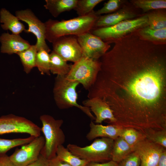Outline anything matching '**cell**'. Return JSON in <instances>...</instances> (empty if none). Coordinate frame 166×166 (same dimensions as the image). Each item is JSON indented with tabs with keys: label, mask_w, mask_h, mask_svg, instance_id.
<instances>
[{
	"label": "cell",
	"mask_w": 166,
	"mask_h": 166,
	"mask_svg": "<svg viewBox=\"0 0 166 166\" xmlns=\"http://www.w3.org/2000/svg\"><path fill=\"white\" fill-rule=\"evenodd\" d=\"M0 166H16L6 154L0 155Z\"/></svg>",
	"instance_id": "d590c367"
},
{
	"label": "cell",
	"mask_w": 166,
	"mask_h": 166,
	"mask_svg": "<svg viewBox=\"0 0 166 166\" xmlns=\"http://www.w3.org/2000/svg\"><path fill=\"white\" fill-rule=\"evenodd\" d=\"M136 15V14L128 9L123 8L113 13L99 16L94 28L113 26L122 21L133 19Z\"/></svg>",
	"instance_id": "2e32d148"
},
{
	"label": "cell",
	"mask_w": 166,
	"mask_h": 166,
	"mask_svg": "<svg viewBox=\"0 0 166 166\" xmlns=\"http://www.w3.org/2000/svg\"><path fill=\"white\" fill-rule=\"evenodd\" d=\"M1 44L0 52L3 53L17 54L28 49L30 46V43L19 35L2 33L0 36Z\"/></svg>",
	"instance_id": "9a60e30c"
},
{
	"label": "cell",
	"mask_w": 166,
	"mask_h": 166,
	"mask_svg": "<svg viewBox=\"0 0 166 166\" xmlns=\"http://www.w3.org/2000/svg\"><path fill=\"white\" fill-rule=\"evenodd\" d=\"M114 140L108 138H96L90 145L81 147L68 144L67 148L73 154L88 162L99 163L112 160Z\"/></svg>",
	"instance_id": "5b68a950"
},
{
	"label": "cell",
	"mask_w": 166,
	"mask_h": 166,
	"mask_svg": "<svg viewBox=\"0 0 166 166\" xmlns=\"http://www.w3.org/2000/svg\"><path fill=\"white\" fill-rule=\"evenodd\" d=\"M103 0H77L74 10L78 16L86 15L93 10L95 7Z\"/></svg>",
	"instance_id": "f546056e"
},
{
	"label": "cell",
	"mask_w": 166,
	"mask_h": 166,
	"mask_svg": "<svg viewBox=\"0 0 166 166\" xmlns=\"http://www.w3.org/2000/svg\"><path fill=\"white\" fill-rule=\"evenodd\" d=\"M65 76H57L56 78L53 93L57 106L61 109L76 107L91 119L95 120V117L89 108L77 102L78 95L76 88L79 83L68 80Z\"/></svg>",
	"instance_id": "277c9868"
},
{
	"label": "cell",
	"mask_w": 166,
	"mask_h": 166,
	"mask_svg": "<svg viewBox=\"0 0 166 166\" xmlns=\"http://www.w3.org/2000/svg\"><path fill=\"white\" fill-rule=\"evenodd\" d=\"M134 150L136 145L146 138V136L136 129L131 128H123L120 136Z\"/></svg>",
	"instance_id": "d4e9b609"
},
{
	"label": "cell",
	"mask_w": 166,
	"mask_h": 166,
	"mask_svg": "<svg viewBox=\"0 0 166 166\" xmlns=\"http://www.w3.org/2000/svg\"><path fill=\"white\" fill-rule=\"evenodd\" d=\"M140 160L135 151L131 152L118 163V166H140Z\"/></svg>",
	"instance_id": "d6a6232c"
},
{
	"label": "cell",
	"mask_w": 166,
	"mask_h": 166,
	"mask_svg": "<svg viewBox=\"0 0 166 166\" xmlns=\"http://www.w3.org/2000/svg\"><path fill=\"white\" fill-rule=\"evenodd\" d=\"M134 151L122 137L119 136L114 140L112 160L118 163Z\"/></svg>",
	"instance_id": "44dd1931"
},
{
	"label": "cell",
	"mask_w": 166,
	"mask_h": 166,
	"mask_svg": "<svg viewBox=\"0 0 166 166\" xmlns=\"http://www.w3.org/2000/svg\"><path fill=\"white\" fill-rule=\"evenodd\" d=\"M52 43L53 51L67 61L75 63L83 56L76 36H62L57 39Z\"/></svg>",
	"instance_id": "8fae6325"
},
{
	"label": "cell",
	"mask_w": 166,
	"mask_h": 166,
	"mask_svg": "<svg viewBox=\"0 0 166 166\" xmlns=\"http://www.w3.org/2000/svg\"><path fill=\"white\" fill-rule=\"evenodd\" d=\"M56 156L59 160L71 166H84L89 162L73 154L63 145H60L58 147Z\"/></svg>",
	"instance_id": "cb8c5ba5"
},
{
	"label": "cell",
	"mask_w": 166,
	"mask_h": 166,
	"mask_svg": "<svg viewBox=\"0 0 166 166\" xmlns=\"http://www.w3.org/2000/svg\"><path fill=\"white\" fill-rule=\"evenodd\" d=\"M165 149L146 138L136 145L134 151L140 157V166H157L160 155Z\"/></svg>",
	"instance_id": "4fadbf2b"
},
{
	"label": "cell",
	"mask_w": 166,
	"mask_h": 166,
	"mask_svg": "<svg viewBox=\"0 0 166 166\" xmlns=\"http://www.w3.org/2000/svg\"><path fill=\"white\" fill-rule=\"evenodd\" d=\"M44 6L55 18L75 8L77 0H45Z\"/></svg>",
	"instance_id": "d6986e66"
},
{
	"label": "cell",
	"mask_w": 166,
	"mask_h": 166,
	"mask_svg": "<svg viewBox=\"0 0 166 166\" xmlns=\"http://www.w3.org/2000/svg\"><path fill=\"white\" fill-rule=\"evenodd\" d=\"M148 26L155 30L166 28V15L162 11H156L147 14Z\"/></svg>",
	"instance_id": "f1b7e54d"
},
{
	"label": "cell",
	"mask_w": 166,
	"mask_h": 166,
	"mask_svg": "<svg viewBox=\"0 0 166 166\" xmlns=\"http://www.w3.org/2000/svg\"><path fill=\"white\" fill-rule=\"evenodd\" d=\"M50 72L60 76H66L69 73L70 65L59 55L52 51L50 54Z\"/></svg>",
	"instance_id": "7402d4cb"
},
{
	"label": "cell",
	"mask_w": 166,
	"mask_h": 166,
	"mask_svg": "<svg viewBox=\"0 0 166 166\" xmlns=\"http://www.w3.org/2000/svg\"><path fill=\"white\" fill-rule=\"evenodd\" d=\"M49 166H71L65 162L58 160L56 156L49 160Z\"/></svg>",
	"instance_id": "8d00e7d4"
},
{
	"label": "cell",
	"mask_w": 166,
	"mask_h": 166,
	"mask_svg": "<svg viewBox=\"0 0 166 166\" xmlns=\"http://www.w3.org/2000/svg\"><path fill=\"white\" fill-rule=\"evenodd\" d=\"M131 2L136 7L144 12L154 10L166 9V0H133Z\"/></svg>",
	"instance_id": "4316f807"
},
{
	"label": "cell",
	"mask_w": 166,
	"mask_h": 166,
	"mask_svg": "<svg viewBox=\"0 0 166 166\" xmlns=\"http://www.w3.org/2000/svg\"><path fill=\"white\" fill-rule=\"evenodd\" d=\"M27 166H49V160L40 154L36 160Z\"/></svg>",
	"instance_id": "836d02e7"
},
{
	"label": "cell",
	"mask_w": 166,
	"mask_h": 166,
	"mask_svg": "<svg viewBox=\"0 0 166 166\" xmlns=\"http://www.w3.org/2000/svg\"><path fill=\"white\" fill-rule=\"evenodd\" d=\"M98 16L93 10L86 15L68 20L60 21L49 19L44 23L46 40L52 43L62 36H78L89 32L94 29Z\"/></svg>",
	"instance_id": "7a4b0ae2"
},
{
	"label": "cell",
	"mask_w": 166,
	"mask_h": 166,
	"mask_svg": "<svg viewBox=\"0 0 166 166\" xmlns=\"http://www.w3.org/2000/svg\"><path fill=\"white\" fill-rule=\"evenodd\" d=\"M84 166H118V165L117 163L111 160L103 163L89 162Z\"/></svg>",
	"instance_id": "e575fe53"
},
{
	"label": "cell",
	"mask_w": 166,
	"mask_h": 166,
	"mask_svg": "<svg viewBox=\"0 0 166 166\" xmlns=\"http://www.w3.org/2000/svg\"><path fill=\"white\" fill-rule=\"evenodd\" d=\"M146 136L152 142L166 148V129L151 131Z\"/></svg>",
	"instance_id": "4dcf8cb0"
},
{
	"label": "cell",
	"mask_w": 166,
	"mask_h": 166,
	"mask_svg": "<svg viewBox=\"0 0 166 166\" xmlns=\"http://www.w3.org/2000/svg\"><path fill=\"white\" fill-rule=\"evenodd\" d=\"M40 119L42 124L41 132L44 135L45 140L40 154L49 160L56 156L58 147L65 142V136L61 128L63 121L55 119L47 114L41 116Z\"/></svg>",
	"instance_id": "3957f363"
},
{
	"label": "cell",
	"mask_w": 166,
	"mask_h": 166,
	"mask_svg": "<svg viewBox=\"0 0 166 166\" xmlns=\"http://www.w3.org/2000/svg\"><path fill=\"white\" fill-rule=\"evenodd\" d=\"M83 56L98 60L107 52L110 45L90 32L77 36Z\"/></svg>",
	"instance_id": "7c38bea8"
},
{
	"label": "cell",
	"mask_w": 166,
	"mask_h": 166,
	"mask_svg": "<svg viewBox=\"0 0 166 166\" xmlns=\"http://www.w3.org/2000/svg\"><path fill=\"white\" fill-rule=\"evenodd\" d=\"M35 137L30 136L27 138H22L5 139L0 138V155L6 154L8 151L15 147L26 144Z\"/></svg>",
	"instance_id": "484cf974"
},
{
	"label": "cell",
	"mask_w": 166,
	"mask_h": 166,
	"mask_svg": "<svg viewBox=\"0 0 166 166\" xmlns=\"http://www.w3.org/2000/svg\"><path fill=\"white\" fill-rule=\"evenodd\" d=\"M49 52L43 49L38 51L36 58V67L42 75H50Z\"/></svg>",
	"instance_id": "83f0119b"
},
{
	"label": "cell",
	"mask_w": 166,
	"mask_h": 166,
	"mask_svg": "<svg viewBox=\"0 0 166 166\" xmlns=\"http://www.w3.org/2000/svg\"><path fill=\"white\" fill-rule=\"evenodd\" d=\"M101 66L98 60L83 56L78 61L70 65V70L65 77L68 80L81 84L88 90L95 82Z\"/></svg>",
	"instance_id": "52a82bcc"
},
{
	"label": "cell",
	"mask_w": 166,
	"mask_h": 166,
	"mask_svg": "<svg viewBox=\"0 0 166 166\" xmlns=\"http://www.w3.org/2000/svg\"><path fill=\"white\" fill-rule=\"evenodd\" d=\"M0 22L2 29L9 30L13 34L19 35L26 30L24 25L18 18L5 8L0 10Z\"/></svg>",
	"instance_id": "ac0fdd59"
},
{
	"label": "cell",
	"mask_w": 166,
	"mask_h": 166,
	"mask_svg": "<svg viewBox=\"0 0 166 166\" xmlns=\"http://www.w3.org/2000/svg\"><path fill=\"white\" fill-rule=\"evenodd\" d=\"M89 131L86 136L87 139L91 141L97 137L108 138L113 140L120 136L123 128L116 125L110 124L104 125L95 124L91 121Z\"/></svg>",
	"instance_id": "e0dca14e"
},
{
	"label": "cell",
	"mask_w": 166,
	"mask_h": 166,
	"mask_svg": "<svg viewBox=\"0 0 166 166\" xmlns=\"http://www.w3.org/2000/svg\"><path fill=\"white\" fill-rule=\"evenodd\" d=\"M157 166H166V149L161 153Z\"/></svg>",
	"instance_id": "74e56055"
},
{
	"label": "cell",
	"mask_w": 166,
	"mask_h": 166,
	"mask_svg": "<svg viewBox=\"0 0 166 166\" xmlns=\"http://www.w3.org/2000/svg\"><path fill=\"white\" fill-rule=\"evenodd\" d=\"M15 16L19 20L23 21L28 25V29L24 32L26 33H32L37 38L38 51L41 49L50 52L51 50L45 42L46 29L44 23L42 22L30 9H27L15 11Z\"/></svg>",
	"instance_id": "9c48e42d"
},
{
	"label": "cell",
	"mask_w": 166,
	"mask_h": 166,
	"mask_svg": "<svg viewBox=\"0 0 166 166\" xmlns=\"http://www.w3.org/2000/svg\"><path fill=\"white\" fill-rule=\"evenodd\" d=\"M83 106L88 107L95 116V122L101 124L108 120L110 124H114L116 121L109 105L100 98L94 97L83 102Z\"/></svg>",
	"instance_id": "5bb4252c"
},
{
	"label": "cell",
	"mask_w": 166,
	"mask_h": 166,
	"mask_svg": "<svg viewBox=\"0 0 166 166\" xmlns=\"http://www.w3.org/2000/svg\"><path fill=\"white\" fill-rule=\"evenodd\" d=\"M45 143L44 137H35L21 148H17L9 158L16 166H27L38 159Z\"/></svg>",
	"instance_id": "30bf717a"
},
{
	"label": "cell",
	"mask_w": 166,
	"mask_h": 166,
	"mask_svg": "<svg viewBox=\"0 0 166 166\" xmlns=\"http://www.w3.org/2000/svg\"><path fill=\"white\" fill-rule=\"evenodd\" d=\"M38 52L35 45H31L28 49L17 54L19 56L25 72L28 73L36 67V55Z\"/></svg>",
	"instance_id": "603a6c76"
},
{
	"label": "cell",
	"mask_w": 166,
	"mask_h": 166,
	"mask_svg": "<svg viewBox=\"0 0 166 166\" xmlns=\"http://www.w3.org/2000/svg\"><path fill=\"white\" fill-rule=\"evenodd\" d=\"M41 128L24 117L13 114L0 117V135L25 133L37 137L41 136Z\"/></svg>",
	"instance_id": "ba28073f"
},
{
	"label": "cell",
	"mask_w": 166,
	"mask_h": 166,
	"mask_svg": "<svg viewBox=\"0 0 166 166\" xmlns=\"http://www.w3.org/2000/svg\"><path fill=\"white\" fill-rule=\"evenodd\" d=\"M141 39L154 44L164 45L166 42V28L158 30L151 29L148 26L137 31Z\"/></svg>",
	"instance_id": "ffe728a7"
},
{
	"label": "cell",
	"mask_w": 166,
	"mask_h": 166,
	"mask_svg": "<svg viewBox=\"0 0 166 166\" xmlns=\"http://www.w3.org/2000/svg\"><path fill=\"white\" fill-rule=\"evenodd\" d=\"M101 57L89 89L112 109L120 128L144 135L166 129V52L164 45L142 39L136 32L113 42Z\"/></svg>",
	"instance_id": "6da1fadb"
},
{
	"label": "cell",
	"mask_w": 166,
	"mask_h": 166,
	"mask_svg": "<svg viewBox=\"0 0 166 166\" xmlns=\"http://www.w3.org/2000/svg\"><path fill=\"white\" fill-rule=\"evenodd\" d=\"M120 0H109L104 3L102 7L95 11L98 16L104 14H109L117 10L122 3Z\"/></svg>",
	"instance_id": "1f68e13d"
},
{
	"label": "cell",
	"mask_w": 166,
	"mask_h": 166,
	"mask_svg": "<svg viewBox=\"0 0 166 166\" xmlns=\"http://www.w3.org/2000/svg\"><path fill=\"white\" fill-rule=\"evenodd\" d=\"M148 26L147 14L137 18L122 21L111 26L96 28L90 32L108 44Z\"/></svg>",
	"instance_id": "8992f818"
}]
</instances>
